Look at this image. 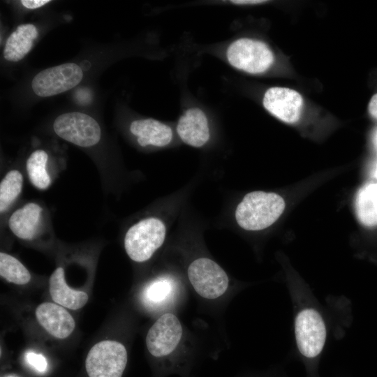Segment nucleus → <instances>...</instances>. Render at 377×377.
<instances>
[{
    "instance_id": "f257e3e1",
    "label": "nucleus",
    "mask_w": 377,
    "mask_h": 377,
    "mask_svg": "<svg viewBox=\"0 0 377 377\" xmlns=\"http://www.w3.org/2000/svg\"><path fill=\"white\" fill-rule=\"evenodd\" d=\"M285 202L275 193H247L235 211L238 225L246 230H260L273 224L283 213Z\"/></svg>"
},
{
    "instance_id": "f03ea898",
    "label": "nucleus",
    "mask_w": 377,
    "mask_h": 377,
    "mask_svg": "<svg viewBox=\"0 0 377 377\" xmlns=\"http://www.w3.org/2000/svg\"><path fill=\"white\" fill-rule=\"evenodd\" d=\"M295 336L299 353L311 364L322 353L327 327L321 313L313 307H304L295 318Z\"/></svg>"
},
{
    "instance_id": "7ed1b4c3",
    "label": "nucleus",
    "mask_w": 377,
    "mask_h": 377,
    "mask_svg": "<svg viewBox=\"0 0 377 377\" xmlns=\"http://www.w3.org/2000/svg\"><path fill=\"white\" fill-rule=\"evenodd\" d=\"M165 237V226L156 217L144 219L127 230L124 248L129 258L141 263L149 260L161 246Z\"/></svg>"
},
{
    "instance_id": "20e7f679",
    "label": "nucleus",
    "mask_w": 377,
    "mask_h": 377,
    "mask_svg": "<svg viewBox=\"0 0 377 377\" xmlns=\"http://www.w3.org/2000/svg\"><path fill=\"white\" fill-rule=\"evenodd\" d=\"M126 362L124 346L116 341L105 340L90 349L85 367L89 377H121Z\"/></svg>"
},
{
    "instance_id": "39448f33",
    "label": "nucleus",
    "mask_w": 377,
    "mask_h": 377,
    "mask_svg": "<svg viewBox=\"0 0 377 377\" xmlns=\"http://www.w3.org/2000/svg\"><path fill=\"white\" fill-rule=\"evenodd\" d=\"M227 58L231 66L251 74L266 71L274 57L269 47L263 42L251 38H239L230 44Z\"/></svg>"
},
{
    "instance_id": "423d86ee",
    "label": "nucleus",
    "mask_w": 377,
    "mask_h": 377,
    "mask_svg": "<svg viewBox=\"0 0 377 377\" xmlns=\"http://www.w3.org/2000/svg\"><path fill=\"white\" fill-rule=\"evenodd\" d=\"M53 128L59 137L82 147L96 145L101 136L98 122L89 115L78 112L58 116L54 121Z\"/></svg>"
},
{
    "instance_id": "0eeeda50",
    "label": "nucleus",
    "mask_w": 377,
    "mask_h": 377,
    "mask_svg": "<svg viewBox=\"0 0 377 377\" xmlns=\"http://www.w3.org/2000/svg\"><path fill=\"white\" fill-rule=\"evenodd\" d=\"M188 276L197 293L201 297L214 300L225 293L228 277L214 261L200 258L193 261L188 268Z\"/></svg>"
},
{
    "instance_id": "6e6552de",
    "label": "nucleus",
    "mask_w": 377,
    "mask_h": 377,
    "mask_svg": "<svg viewBox=\"0 0 377 377\" xmlns=\"http://www.w3.org/2000/svg\"><path fill=\"white\" fill-rule=\"evenodd\" d=\"M82 76V70L77 64H64L39 72L31 82V88L36 95L49 97L75 87Z\"/></svg>"
},
{
    "instance_id": "1a4fd4ad",
    "label": "nucleus",
    "mask_w": 377,
    "mask_h": 377,
    "mask_svg": "<svg viewBox=\"0 0 377 377\" xmlns=\"http://www.w3.org/2000/svg\"><path fill=\"white\" fill-rule=\"evenodd\" d=\"M182 335V327L176 316L167 313L162 315L148 331L146 344L154 357L171 353L177 346Z\"/></svg>"
},
{
    "instance_id": "9d476101",
    "label": "nucleus",
    "mask_w": 377,
    "mask_h": 377,
    "mask_svg": "<svg viewBox=\"0 0 377 377\" xmlns=\"http://www.w3.org/2000/svg\"><path fill=\"white\" fill-rule=\"evenodd\" d=\"M263 103L272 114L284 122L293 124L300 119L303 98L293 89L274 87L266 91Z\"/></svg>"
},
{
    "instance_id": "9b49d317",
    "label": "nucleus",
    "mask_w": 377,
    "mask_h": 377,
    "mask_svg": "<svg viewBox=\"0 0 377 377\" xmlns=\"http://www.w3.org/2000/svg\"><path fill=\"white\" fill-rule=\"evenodd\" d=\"M36 316L40 325L52 336L65 339L75 329L72 316L62 306L51 302H44L36 309Z\"/></svg>"
},
{
    "instance_id": "f8f14e48",
    "label": "nucleus",
    "mask_w": 377,
    "mask_h": 377,
    "mask_svg": "<svg viewBox=\"0 0 377 377\" xmlns=\"http://www.w3.org/2000/svg\"><path fill=\"white\" fill-rule=\"evenodd\" d=\"M177 131L184 143L195 147L203 146L209 138L207 119L199 108L188 109L180 117Z\"/></svg>"
},
{
    "instance_id": "ddd939ff",
    "label": "nucleus",
    "mask_w": 377,
    "mask_h": 377,
    "mask_svg": "<svg viewBox=\"0 0 377 377\" xmlns=\"http://www.w3.org/2000/svg\"><path fill=\"white\" fill-rule=\"evenodd\" d=\"M42 207L29 202L15 210L8 219V227L18 238L32 240L39 232L42 219Z\"/></svg>"
},
{
    "instance_id": "4468645a",
    "label": "nucleus",
    "mask_w": 377,
    "mask_h": 377,
    "mask_svg": "<svg viewBox=\"0 0 377 377\" xmlns=\"http://www.w3.org/2000/svg\"><path fill=\"white\" fill-rule=\"evenodd\" d=\"M130 131L138 137V142L142 147H164L172 139L171 128L154 119L133 121L131 124Z\"/></svg>"
},
{
    "instance_id": "2eb2a0df",
    "label": "nucleus",
    "mask_w": 377,
    "mask_h": 377,
    "mask_svg": "<svg viewBox=\"0 0 377 377\" xmlns=\"http://www.w3.org/2000/svg\"><path fill=\"white\" fill-rule=\"evenodd\" d=\"M49 290L53 301L73 310L82 308L88 301V295L85 292L75 290L68 286L64 270L61 267H57L50 276Z\"/></svg>"
},
{
    "instance_id": "dca6fc26",
    "label": "nucleus",
    "mask_w": 377,
    "mask_h": 377,
    "mask_svg": "<svg viewBox=\"0 0 377 377\" xmlns=\"http://www.w3.org/2000/svg\"><path fill=\"white\" fill-rule=\"evenodd\" d=\"M38 29L32 24H21L10 35L5 45L3 57L9 61L17 62L31 50Z\"/></svg>"
},
{
    "instance_id": "f3484780",
    "label": "nucleus",
    "mask_w": 377,
    "mask_h": 377,
    "mask_svg": "<svg viewBox=\"0 0 377 377\" xmlns=\"http://www.w3.org/2000/svg\"><path fill=\"white\" fill-rule=\"evenodd\" d=\"M355 207L358 220L362 225L377 226V183L367 184L359 190Z\"/></svg>"
},
{
    "instance_id": "a211bd4d",
    "label": "nucleus",
    "mask_w": 377,
    "mask_h": 377,
    "mask_svg": "<svg viewBox=\"0 0 377 377\" xmlns=\"http://www.w3.org/2000/svg\"><path fill=\"white\" fill-rule=\"evenodd\" d=\"M176 292V284L170 278H161L149 283L144 290L145 303L152 308L161 307L170 302Z\"/></svg>"
},
{
    "instance_id": "6ab92c4d",
    "label": "nucleus",
    "mask_w": 377,
    "mask_h": 377,
    "mask_svg": "<svg viewBox=\"0 0 377 377\" xmlns=\"http://www.w3.org/2000/svg\"><path fill=\"white\" fill-rule=\"evenodd\" d=\"M47 154L42 149L32 152L26 163V169L31 183L37 188L46 189L51 184L47 170Z\"/></svg>"
},
{
    "instance_id": "aec40b11",
    "label": "nucleus",
    "mask_w": 377,
    "mask_h": 377,
    "mask_svg": "<svg viewBox=\"0 0 377 377\" xmlns=\"http://www.w3.org/2000/svg\"><path fill=\"white\" fill-rule=\"evenodd\" d=\"M23 186V176L17 170L6 173L0 183V212H5L20 195Z\"/></svg>"
},
{
    "instance_id": "412c9836",
    "label": "nucleus",
    "mask_w": 377,
    "mask_h": 377,
    "mask_svg": "<svg viewBox=\"0 0 377 377\" xmlns=\"http://www.w3.org/2000/svg\"><path fill=\"white\" fill-rule=\"evenodd\" d=\"M0 274L9 282L24 285L31 280L29 270L16 258L10 254L0 253Z\"/></svg>"
},
{
    "instance_id": "4be33fe9",
    "label": "nucleus",
    "mask_w": 377,
    "mask_h": 377,
    "mask_svg": "<svg viewBox=\"0 0 377 377\" xmlns=\"http://www.w3.org/2000/svg\"><path fill=\"white\" fill-rule=\"evenodd\" d=\"M25 359L27 362L38 372L43 373L46 371L47 362L43 355L28 352L26 353Z\"/></svg>"
},
{
    "instance_id": "5701e85b",
    "label": "nucleus",
    "mask_w": 377,
    "mask_h": 377,
    "mask_svg": "<svg viewBox=\"0 0 377 377\" xmlns=\"http://www.w3.org/2000/svg\"><path fill=\"white\" fill-rule=\"evenodd\" d=\"M50 1V0H22L20 2L28 9H36L45 5Z\"/></svg>"
},
{
    "instance_id": "b1692460",
    "label": "nucleus",
    "mask_w": 377,
    "mask_h": 377,
    "mask_svg": "<svg viewBox=\"0 0 377 377\" xmlns=\"http://www.w3.org/2000/svg\"><path fill=\"white\" fill-rule=\"evenodd\" d=\"M368 110L370 115L377 119V94L371 97L369 103Z\"/></svg>"
},
{
    "instance_id": "393cba45",
    "label": "nucleus",
    "mask_w": 377,
    "mask_h": 377,
    "mask_svg": "<svg viewBox=\"0 0 377 377\" xmlns=\"http://www.w3.org/2000/svg\"><path fill=\"white\" fill-rule=\"evenodd\" d=\"M231 3L235 4H259L267 2V1L263 0H233L230 1Z\"/></svg>"
},
{
    "instance_id": "a878e982",
    "label": "nucleus",
    "mask_w": 377,
    "mask_h": 377,
    "mask_svg": "<svg viewBox=\"0 0 377 377\" xmlns=\"http://www.w3.org/2000/svg\"><path fill=\"white\" fill-rule=\"evenodd\" d=\"M370 173L373 178L377 179V161L374 163Z\"/></svg>"
},
{
    "instance_id": "bb28decb",
    "label": "nucleus",
    "mask_w": 377,
    "mask_h": 377,
    "mask_svg": "<svg viewBox=\"0 0 377 377\" xmlns=\"http://www.w3.org/2000/svg\"><path fill=\"white\" fill-rule=\"evenodd\" d=\"M374 142L376 147H377V131L375 132V134L374 135Z\"/></svg>"
}]
</instances>
